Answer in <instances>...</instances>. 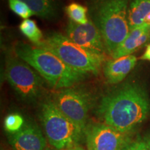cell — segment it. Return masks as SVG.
<instances>
[{"mask_svg": "<svg viewBox=\"0 0 150 150\" xmlns=\"http://www.w3.org/2000/svg\"><path fill=\"white\" fill-rule=\"evenodd\" d=\"M31 8L35 16L46 20L56 16L57 10L53 0H20Z\"/></svg>", "mask_w": 150, "mask_h": 150, "instance_id": "cell-14", "label": "cell"}, {"mask_svg": "<svg viewBox=\"0 0 150 150\" xmlns=\"http://www.w3.org/2000/svg\"><path fill=\"white\" fill-rule=\"evenodd\" d=\"M70 20L79 24H86L88 22V8L77 3H72L65 8Z\"/></svg>", "mask_w": 150, "mask_h": 150, "instance_id": "cell-16", "label": "cell"}, {"mask_svg": "<svg viewBox=\"0 0 150 150\" xmlns=\"http://www.w3.org/2000/svg\"><path fill=\"white\" fill-rule=\"evenodd\" d=\"M19 29L35 46L38 45L44 38L40 29L38 27L35 22L32 20L30 19L24 20L20 24Z\"/></svg>", "mask_w": 150, "mask_h": 150, "instance_id": "cell-15", "label": "cell"}, {"mask_svg": "<svg viewBox=\"0 0 150 150\" xmlns=\"http://www.w3.org/2000/svg\"><path fill=\"white\" fill-rule=\"evenodd\" d=\"M142 60H145V61H150V44L146 47V50L144 54L141 56Z\"/></svg>", "mask_w": 150, "mask_h": 150, "instance_id": "cell-20", "label": "cell"}, {"mask_svg": "<svg viewBox=\"0 0 150 150\" xmlns=\"http://www.w3.org/2000/svg\"><path fill=\"white\" fill-rule=\"evenodd\" d=\"M66 36L92 53L103 56L107 54L102 35L90 19L86 24H79L70 20L66 28Z\"/></svg>", "mask_w": 150, "mask_h": 150, "instance_id": "cell-9", "label": "cell"}, {"mask_svg": "<svg viewBox=\"0 0 150 150\" xmlns=\"http://www.w3.org/2000/svg\"></svg>", "mask_w": 150, "mask_h": 150, "instance_id": "cell-24", "label": "cell"}, {"mask_svg": "<svg viewBox=\"0 0 150 150\" xmlns=\"http://www.w3.org/2000/svg\"><path fill=\"white\" fill-rule=\"evenodd\" d=\"M150 25L143 23L131 29L125 40L121 43L112 55V59L131 55L137 50L150 41Z\"/></svg>", "mask_w": 150, "mask_h": 150, "instance_id": "cell-11", "label": "cell"}, {"mask_svg": "<svg viewBox=\"0 0 150 150\" xmlns=\"http://www.w3.org/2000/svg\"><path fill=\"white\" fill-rule=\"evenodd\" d=\"M122 150H149L148 148L147 143L145 141H142V140H138L133 142H130L128 145Z\"/></svg>", "mask_w": 150, "mask_h": 150, "instance_id": "cell-19", "label": "cell"}, {"mask_svg": "<svg viewBox=\"0 0 150 150\" xmlns=\"http://www.w3.org/2000/svg\"><path fill=\"white\" fill-rule=\"evenodd\" d=\"M150 13V0H130L128 10L129 29H132L145 23Z\"/></svg>", "mask_w": 150, "mask_h": 150, "instance_id": "cell-13", "label": "cell"}, {"mask_svg": "<svg viewBox=\"0 0 150 150\" xmlns=\"http://www.w3.org/2000/svg\"><path fill=\"white\" fill-rule=\"evenodd\" d=\"M24 125L23 117L19 114H11L4 120V127L6 130L11 134H14L20 130Z\"/></svg>", "mask_w": 150, "mask_h": 150, "instance_id": "cell-18", "label": "cell"}, {"mask_svg": "<svg viewBox=\"0 0 150 150\" xmlns=\"http://www.w3.org/2000/svg\"><path fill=\"white\" fill-rule=\"evenodd\" d=\"M145 142L147 143V145L148 148H149V149L150 150V135H149V136H147V138H145Z\"/></svg>", "mask_w": 150, "mask_h": 150, "instance_id": "cell-21", "label": "cell"}, {"mask_svg": "<svg viewBox=\"0 0 150 150\" xmlns=\"http://www.w3.org/2000/svg\"><path fill=\"white\" fill-rule=\"evenodd\" d=\"M10 144L13 150H45L46 140L37 125L24 123L18 131L11 134Z\"/></svg>", "mask_w": 150, "mask_h": 150, "instance_id": "cell-10", "label": "cell"}, {"mask_svg": "<svg viewBox=\"0 0 150 150\" xmlns=\"http://www.w3.org/2000/svg\"><path fill=\"white\" fill-rule=\"evenodd\" d=\"M54 101L66 117L85 131L93 104V95L88 91L72 86L58 93Z\"/></svg>", "mask_w": 150, "mask_h": 150, "instance_id": "cell-7", "label": "cell"}, {"mask_svg": "<svg viewBox=\"0 0 150 150\" xmlns=\"http://www.w3.org/2000/svg\"><path fill=\"white\" fill-rule=\"evenodd\" d=\"M37 47L52 52L68 66L85 75L98 74L104 64L105 56L87 51L60 33H49Z\"/></svg>", "mask_w": 150, "mask_h": 150, "instance_id": "cell-4", "label": "cell"}, {"mask_svg": "<svg viewBox=\"0 0 150 150\" xmlns=\"http://www.w3.org/2000/svg\"><path fill=\"white\" fill-rule=\"evenodd\" d=\"M10 8L16 15L21 17L24 20L29 19L31 16L34 15L28 6L20 0H8Z\"/></svg>", "mask_w": 150, "mask_h": 150, "instance_id": "cell-17", "label": "cell"}, {"mask_svg": "<svg viewBox=\"0 0 150 150\" xmlns=\"http://www.w3.org/2000/svg\"><path fill=\"white\" fill-rule=\"evenodd\" d=\"M145 22H146V23H147L148 24H149L150 25V13L148 15V16H147V18H145Z\"/></svg>", "mask_w": 150, "mask_h": 150, "instance_id": "cell-23", "label": "cell"}, {"mask_svg": "<svg viewBox=\"0 0 150 150\" xmlns=\"http://www.w3.org/2000/svg\"><path fill=\"white\" fill-rule=\"evenodd\" d=\"M84 135L87 150H122L130 143L127 134L105 123L90 124Z\"/></svg>", "mask_w": 150, "mask_h": 150, "instance_id": "cell-8", "label": "cell"}, {"mask_svg": "<svg viewBox=\"0 0 150 150\" xmlns=\"http://www.w3.org/2000/svg\"><path fill=\"white\" fill-rule=\"evenodd\" d=\"M4 76L11 87L24 100L32 102L42 93L44 79L18 56L7 59Z\"/></svg>", "mask_w": 150, "mask_h": 150, "instance_id": "cell-6", "label": "cell"}, {"mask_svg": "<svg viewBox=\"0 0 150 150\" xmlns=\"http://www.w3.org/2000/svg\"><path fill=\"white\" fill-rule=\"evenodd\" d=\"M67 150H85L84 149H83L82 147H78V146H76V147H74L72 148H70V149H68Z\"/></svg>", "mask_w": 150, "mask_h": 150, "instance_id": "cell-22", "label": "cell"}, {"mask_svg": "<svg viewBox=\"0 0 150 150\" xmlns=\"http://www.w3.org/2000/svg\"><path fill=\"white\" fill-rule=\"evenodd\" d=\"M129 0H88L89 19L103 38L107 54L112 56L128 35Z\"/></svg>", "mask_w": 150, "mask_h": 150, "instance_id": "cell-2", "label": "cell"}, {"mask_svg": "<svg viewBox=\"0 0 150 150\" xmlns=\"http://www.w3.org/2000/svg\"><path fill=\"white\" fill-rule=\"evenodd\" d=\"M150 112L146 92L137 84L127 83L108 93L99 103L97 113L104 123L122 133L130 132Z\"/></svg>", "mask_w": 150, "mask_h": 150, "instance_id": "cell-1", "label": "cell"}, {"mask_svg": "<svg viewBox=\"0 0 150 150\" xmlns=\"http://www.w3.org/2000/svg\"><path fill=\"white\" fill-rule=\"evenodd\" d=\"M40 116L50 143L59 150L77 146L85 131L66 117L54 101L47 100L41 106Z\"/></svg>", "mask_w": 150, "mask_h": 150, "instance_id": "cell-5", "label": "cell"}, {"mask_svg": "<svg viewBox=\"0 0 150 150\" xmlns=\"http://www.w3.org/2000/svg\"><path fill=\"white\" fill-rule=\"evenodd\" d=\"M136 61V56L131 54L105 62L103 71L106 81L110 84L121 82L134 69Z\"/></svg>", "mask_w": 150, "mask_h": 150, "instance_id": "cell-12", "label": "cell"}, {"mask_svg": "<svg viewBox=\"0 0 150 150\" xmlns=\"http://www.w3.org/2000/svg\"><path fill=\"white\" fill-rule=\"evenodd\" d=\"M14 52L16 56L34 69L54 88L72 87L85 78V74L68 66L45 49L18 42L15 45Z\"/></svg>", "mask_w": 150, "mask_h": 150, "instance_id": "cell-3", "label": "cell"}]
</instances>
